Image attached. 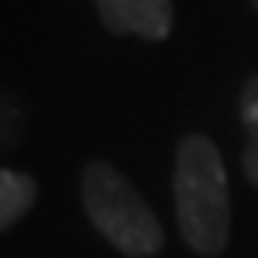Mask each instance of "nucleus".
<instances>
[{"label": "nucleus", "mask_w": 258, "mask_h": 258, "mask_svg": "<svg viewBox=\"0 0 258 258\" xmlns=\"http://www.w3.org/2000/svg\"><path fill=\"white\" fill-rule=\"evenodd\" d=\"M174 208L184 245L195 255L215 258L228 248L231 205L225 164L211 138L188 134L174 154Z\"/></svg>", "instance_id": "obj_1"}, {"label": "nucleus", "mask_w": 258, "mask_h": 258, "mask_svg": "<svg viewBox=\"0 0 258 258\" xmlns=\"http://www.w3.org/2000/svg\"><path fill=\"white\" fill-rule=\"evenodd\" d=\"M251 4H255V7H258V0H251Z\"/></svg>", "instance_id": "obj_7"}, {"label": "nucleus", "mask_w": 258, "mask_h": 258, "mask_svg": "<svg viewBox=\"0 0 258 258\" xmlns=\"http://www.w3.org/2000/svg\"><path fill=\"white\" fill-rule=\"evenodd\" d=\"M111 34H138L144 40H164L171 34V0H94Z\"/></svg>", "instance_id": "obj_3"}, {"label": "nucleus", "mask_w": 258, "mask_h": 258, "mask_svg": "<svg viewBox=\"0 0 258 258\" xmlns=\"http://www.w3.org/2000/svg\"><path fill=\"white\" fill-rule=\"evenodd\" d=\"M24 134V111H20L17 97L0 91V151H7L20 141Z\"/></svg>", "instance_id": "obj_6"}, {"label": "nucleus", "mask_w": 258, "mask_h": 258, "mask_svg": "<svg viewBox=\"0 0 258 258\" xmlns=\"http://www.w3.org/2000/svg\"><path fill=\"white\" fill-rule=\"evenodd\" d=\"M241 124L248 131V144L241 154V171L258 191V74H251L241 87Z\"/></svg>", "instance_id": "obj_5"}, {"label": "nucleus", "mask_w": 258, "mask_h": 258, "mask_svg": "<svg viewBox=\"0 0 258 258\" xmlns=\"http://www.w3.org/2000/svg\"><path fill=\"white\" fill-rule=\"evenodd\" d=\"M37 201V181L24 171L0 168V231L17 225Z\"/></svg>", "instance_id": "obj_4"}, {"label": "nucleus", "mask_w": 258, "mask_h": 258, "mask_svg": "<svg viewBox=\"0 0 258 258\" xmlns=\"http://www.w3.org/2000/svg\"><path fill=\"white\" fill-rule=\"evenodd\" d=\"M81 201L91 225L127 258H154L164 231L131 181L107 161H91L81 174Z\"/></svg>", "instance_id": "obj_2"}]
</instances>
